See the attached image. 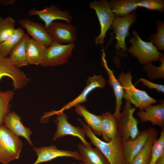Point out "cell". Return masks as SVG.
Instances as JSON below:
<instances>
[{
  "label": "cell",
  "instance_id": "cell-17",
  "mask_svg": "<svg viewBox=\"0 0 164 164\" xmlns=\"http://www.w3.org/2000/svg\"><path fill=\"white\" fill-rule=\"evenodd\" d=\"M160 104L150 106L144 110H139L137 115L140 120L143 122L149 121L152 125L164 128V101Z\"/></svg>",
  "mask_w": 164,
  "mask_h": 164
},
{
  "label": "cell",
  "instance_id": "cell-13",
  "mask_svg": "<svg viewBox=\"0 0 164 164\" xmlns=\"http://www.w3.org/2000/svg\"><path fill=\"white\" fill-rule=\"evenodd\" d=\"M28 14L30 16H38L44 22L46 29L51 23L56 20H63L69 23L72 21V17L68 11L62 10L53 5L41 10L32 9L28 11Z\"/></svg>",
  "mask_w": 164,
  "mask_h": 164
},
{
  "label": "cell",
  "instance_id": "cell-8",
  "mask_svg": "<svg viewBox=\"0 0 164 164\" xmlns=\"http://www.w3.org/2000/svg\"><path fill=\"white\" fill-rule=\"evenodd\" d=\"M89 5L91 9L95 10L100 25V33L95 38V42L97 45H102L104 43L106 34L111 28L115 17L107 1H94L90 2Z\"/></svg>",
  "mask_w": 164,
  "mask_h": 164
},
{
  "label": "cell",
  "instance_id": "cell-4",
  "mask_svg": "<svg viewBox=\"0 0 164 164\" xmlns=\"http://www.w3.org/2000/svg\"><path fill=\"white\" fill-rule=\"evenodd\" d=\"M22 142L3 125H0V162L8 164L18 159L22 148Z\"/></svg>",
  "mask_w": 164,
  "mask_h": 164
},
{
  "label": "cell",
  "instance_id": "cell-37",
  "mask_svg": "<svg viewBox=\"0 0 164 164\" xmlns=\"http://www.w3.org/2000/svg\"><path fill=\"white\" fill-rule=\"evenodd\" d=\"M72 164H77L76 163H73Z\"/></svg>",
  "mask_w": 164,
  "mask_h": 164
},
{
  "label": "cell",
  "instance_id": "cell-23",
  "mask_svg": "<svg viewBox=\"0 0 164 164\" xmlns=\"http://www.w3.org/2000/svg\"><path fill=\"white\" fill-rule=\"evenodd\" d=\"M46 48L30 38L26 44V58L28 64L41 65Z\"/></svg>",
  "mask_w": 164,
  "mask_h": 164
},
{
  "label": "cell",
  "instance_id": "cell-14",
  "mask_svg": "<svg viewBox=\"0 0 164 164\" xmlns=\"http://www.w3.org/2000/svg\"><path fill=\"white\" fill-rule=\"evenodd\" d=\"M19 22L22 27L26 29L32 39L46 47L53 42L46 29L41 23L27 19L20 20Z\"/></svg>",
  "mask_w": 164,
  "mask_h": 164
},
{
  "label": "cell",
  "instance_id": "cell-33",
  "mask_svg": "<svg viewBox=\"0 0 164 164\" xmlns=\"http://www.w3.org/2000/svg\"><path fill=\"white\" fill-rule=\"evenodd\" d=\"M137 5L138 7L149 10H156L160 12H163L164 10L163 0H139Z\"/></svg>",
  "mask_w": 164,
  "mask_h": 164
},
{
  "label": "cell",
  "instance_id": "cell-22",
  "mask_svg": "<svg viewBox=\"0 0 164 164\" xmlns=\"http://www.w3.org/2000/svg\"><path fill=\"white\" fill-rule=\"evenodd\" d=\"M101 129L103 138L106 142L118 135L116 118L110 112L101 116Z\"/></svg>",
  "mask_w": 164,
  "mask_h": 164
},
{
  "label": "cell",
  "instance_id": "cell-28",
  "mask_svg": "<svg viewBox=\"0 0 164 164\" xmlns=\"http://www.w3.org/2000/svg\"><path fill=\"white\" fill-rule=\"evenodd\" d=\"M14 94L12 91H2L0 89V125H3L5 117L10 112V102Z\"/></svg>",
  "mask_w": 164,
  "mask_h": 164
},
{
  "label": "cell",
  "instance_id": "cell-31",
  "mask_svg": "<svg viewBox=\"0 0 164 164\" xmlns=\"http://www.w3.org/2000/svg\"><path fill=\"white\" fill-rule=\"evenodd\" d=\"M157 28L156 32L151 35L152 43L158 50H164V23L162 21H158L156 22Z\"/></svg>",
  "mask_w": 164,
  "mask_h": 164
},
{
  "label": "cell",
  "instance_id": "cell-9",
  "mask_svg": "<svg viewBox=\"0 0 164 164\" xmlns=\"http://www.w3.org/2000/svg\"><path fill=\"white\" fill-rule=\"evenodd\" d=\"M74 46V43L62 44L53 41L46 48L41 65L52 67L67 63Z\"/></svg>",
  "mask_w": 164,
  "mask_h": 164
},
{
  "label": "cell",
  "instance_id": "cell-26",
  "mask_svg": "<svg viewBox=\"0 0 164 164\" xmlns=\"http://www.w3.org/2000/svg\"><path fill=\"white\" fill-rule=\"evenodd\" d=\"M158 132L152 128L147 142L142 150L128 164H149L152 145L157 139Z\"/></svg>",
  "mask_w": 164,
  "mask_h": 164
},
{
  "label": "cell",
  "instance_id": "cell-25",
  "mask_svg": "<svg viewBox=\"0 0 164 164\" xmlns=\"http://www.w3.org/2000/svg\"><path fill=\"white\" fill-rule=\"evenodd\" d=\"M139 0H112L108 1L115 18L128 15L136 9Z\"/></svg>",
  "mask_w": 164,
  "mask_h": 164
},
{
  "label": "cell",
  "instance_id": "cell-19",
  "mask_svg": "<svg viewBox=\"0 0 164 164\" xmlns=\"http://www.w3.org/2000/svg\"><path fill=\"white\" fill-rule=\"evenodd\" d=\"M3 125L8 129L18 136L24 137L30 145H33L30 138L32 134L30 129L24 126L21 118L15 112H10L5 117Z\"/></svg>",
  "mask_w": 164,
  "mask_h": 164
},
{
  "label": "cell",
  "instance_id": "cell-1",
  "mask_svg": "<svg viewBox=\"0 0 164 164\" xmlns=\"http://www.w3.org/2000/svg\"><path fill=\"white\" fill-rule=\"evenodd\" d=\"M77 120L82 126L86 135L89 138L91 143L103 154L109 164H126L123 141L118 135L109 142L103 141L98 138L80 118H78Z\"/></svg>",
  "mask_w": 164,
  "mask_h": 164
},
{
  "label": "cell",
  "instance_id": "cell-11",
  "mask_svg": "<svg viewBox=\"0 0 164 164\" xmlns=\"http://www.w3.org/2000/svg\"><path fill=\"white\" fill-rule=\"evenodd\" d=\"M4 77L12 80L15 90L25 87L29 80L25 73L14 65L8 57L0 56V81Z\"/></svg>",
  "mask_w": 164,
  "mask_h": 164
},
{
  "label": "cell",
  "instance_id": "cell-18",
  "mask_svg": "<svg viewBox=\"0 0 164 164\" xmlns=\"http://www.w3.org/2000/svg\"><path fill=\"white\" fill-rule=\"evenodd\" d=\"M103 65L108 76V83L112 88L116 98V106L113 114L117 119L121 113L122 100L124 97V89L118 80H117L113 71L108 67L105 58V54L103 51L101 56Z\"/></svg>",
  "mask_w": 164,
  "mask_h": 164
},
{
  "label": "cell",
  "instance_id": "cell-10",
  "mask_svg": "<svg viewBox=\"0 0 164 164\" xmlns=\"http://www.w3.org/2000/svg\"><path fill=\"white\" fill-rule=\"evenodd\" d=\"M47 30L53 40L61 44L74 43L76 39V29L69 23L54 22Z\"/></svg>",
  "mask_w": 164,
  "mask_h": 164
},
{
  "label": "cell",
  "instance_id": "cell-36",
  "mask_svg": "<svg viewBox=\"0 0 164 164\" xmlns=\"http://www.w3.org/2000/svg\"><path fill=\"white\" fill-rule=\"evenodd\" d=\"M155 164H164V154L161 156Z\"/></svg>",
  "mask_w": 164,
  "mask_h": 164
},
{
  "label": "cell",
  "instance_id": "cell-38",
  "mask_svg": "<svg viewBox=\"0 0 164 164\" xmlns=\"http://www.w3.org/2000/svg\"><path fill=\"white\" fill-rule=\"evenodd\" d=\"M80 164H83V163H80Z\"/></svg>",
  "mask_w": 164,
  "mask_h": 164
},
{
  "label": "cell",
  "instance_id": "cell-2",
  "mask_svg": "<svg viewBox=\"0 0 164 164\" xmlns=\"http://www.w3.org/2000/svg\"><path fill=\"white\" fill-rule=\"evenodd\" d=\"M119 81L124 90V97L131 104L144 110L157 101L150 97L146 91L136 88L132 82L130 72L125 73L121 72L118 76Z\"/></svg>",
  "mask_w": 164,
  "mask_h": 164
},
{
  "label": "cell",
  "instance_id": "cell-20",
  "mask_svg": "<svg viewBox=\"0 0 164 164\" xmlns=\"http://www.w3.org/2000/svg\"><path fill=\"white\" fill-rule=\"evenodd\" d=\"M80 160L83 164H109L108 161L97 148L87 147L82 143L77 145Z\"/></svg>",
  "mask_w": 164,
  "mask_h": 164
},
{
  "label": "cell",
  "instance_id": "cell-16",
  "mask_svg": "<svg viewBox=\"0 0 164 164\" xmlns=\"http://www.w3.org/2000/svg\"><path fill=\"white\" fill-rule=\"evenodd\" d=\"M106 85L104 78L101 75L93 76L89 77L86 82V85L81 93L76 98L64 106L60 109L55 111L57 112H63L80 103L86 101L88 94L94 90L98 88H104Z\"/></svg>",
  "mask_w": 164,
  "mask_h": 164
},
{
  "label": "cell",
  "instance_id": "cell-27",
  "mask_svg": "<svg viewBox=\"0 0 164 164\" xmlns=\"http://www.w3.org/2000/svg\"><path fill=\"white\" fill-rule=\"evenodd\" d=\"M25 33L20 27L16 28L13 35L6 40L0 43V56L8 57L12 50L19 42Z\"/></svg>",
  "mask_w": 164,
  "mask_h": 164
},
{
  "label": "cell",
  "instance_id": "cell-30",
  "mask_svg": "<svg viewBox=\"0 0 164 164\" xmlns=\"http://www.w3.org/2000/svg\"><path fill=\"white\" fill-rule=\"evenodd\" d=\"M164 154V128H162L159 138L154 142L151 150L149 164H155L161 156Z\"/></svg>",
  "mask_w": 164,
  "mask_h": 164
},
{
  "label": "cell",
  "instance_id": "cell-5",
  "mask_svg": "<svg viewBox=\"0 0 164 164\" xmlns=\"http://www.w3.org/2000/svg\"><path fill=\"white\" fill-rule=\"evenodd\" d=\"M135 110V108L126 100L123 111L116 119L118 134L123 141L133 139L140 132L138 121L133 115Z\"/></svg>",
  "mask_w": 164,
  "mask_h": 164
},
{
  "label": "cell",
  "instance_id": "cell-6",
  "mask_svg": "<svg viewBox=\"0 0 164 164\" xmlns=\"http://www.w3.org/2000/svg\"><path fill=\"white\" fill-rule=\"evenodd\" d=\"M135 12L121 17L115 18L111 26L115 35L117 42L115 46L116 54L121 57L127 54V49L125 42V38L129 34L130 26L136 19Z\"/></svg>",
  "mask_w": 164,
  "mask_h": 164
},
{
  "label": "cell",
  "instance_id": "cell-7",
  "mask_svg": "<svg viewBox=\"0 0 164 164\" xmlns=\"http://www.w3.org/2000/svg\"><path fill=\"white\" fill-rule=\"evenodd\" d=\"M54 114L57 115L55 123L56 125V130L55 133L53 140L64 136L70 135L77 137L85 146H91L90 144L85 138V132L82 127L75 126L68 121V117L63 112H56L53 111L47 114L46 116H50Z\"/></svg>",
  "mask_w": 164,
  "mask_h": 164
},
{
  "label": "cell",
  "instance_id": "cell-29",
  "mask_svg": "<svg viewBox=\"0 0 164 164\" xmlns=\"http://www.w3.org/2000/svg\"><path fill=\"white\" fill-rule=\"evenodd\" d=\"M15 21L11 17L3 18L0 16V43L11 36L14 33Z\"/></svg>",
  "mask_w": 164,
  "mask_h": 164
},
{
  "label": "cell",
  "instance_id": "cell-3",
  "mask_svg": "<svg viewBox=\"0 0 164 164\" xmlns=\"http://www.w3.org/2000/svg\"><path fill=\"white\" fill-rule=\"evenodd\" d=\"M132 33L133 36L129 40L131 46L127 49V51L136 57L140 63L145 65L152 61L160 62L164 59V54L158 51L151 42L142 40L135 30Z\"/></svg>",
  "mask_w": 164,
  "mask_h": 164
},
{
  "label": "cell",
  "instance_id": "cell-35",
  "mask_svg": "<svg viewBox=\"0 0 164 164\" xmlns=\"http://www.w3.org/2000/svg\"><path fill=\"white\" fill-rule=\"evenodd\" d=\"M16 0H0V3L5 5H12L16 2Z\"/></svg>",
  "mask_w": 164,
  "mask_h": 164
},
{
  "label": "cell",
  "instance_id": "cell-24",
  "mask_svg": "<svg viewBox=\"0 0 164 164\" xmlns=\"http://www.w3.org/2000/svg\"><path fill=\"white\" fill-rule=\"evenodd\" d=\"M75 107L76 112L83 118L93 133L95 135H101V116L96 115L91 113L84 106L80 104L76 105Z\"/></svg>",
  "mask_w": 164,
  "mask_h": 164
},
{
  "label": "cell",
  "instance_id": "cell-34",
  "mask_svg": "<svg viewBox=\"0 0 164 164\" xmlns=\"http://www.w3.org/2000/svg\"><path fill=\"white\" fill-rule=\"evenodd\" d=\"M141 81L142 84L150 89H154L157 92H164V86L162 84L155 83L144 78L140 79L137 83Z\"/></svg>",
  "mask_w": 164,
  "mask_h": 164
},
{
  "label": "cell",
  "instance_id": "cell-21",
  "mask_svg": "<svg viewBox=\"0 0 164 164\" xmlns=\"http://www.w3.org/2000/svg\"><path fill=\"white\" fill-rule=\"evenodd\" d=\"M29 38V35L25 33L12 50L8 57L11 62L19 68L29 64L26 58V44Z\"/></svg>",
  "mask_w": 164,
  "mask_h": 164
},
{
  "label": "cell",
  "instance_id": "cell-32",
  "mask_svg": "<svg viewBox=\"0 0 164 164\" xmlns=\"http://www.w3.org/2000/svg\"><path fill=\"white\" fill-rule=\"evenodd\" d=\"M159 67L153 65L151 62L148 63L144 66L143 69L148 77L151 80L164 77V59L160 61Z\"/></svg>",
  "mask_w": 164,
  "mask_h": 164
},
{
  "label": "cell",
  "instance_id": "cell-15",
  "mask_svg": "<svg viewBox=\"0 0 164 164\" xmlns=\"http://www.w3.org/2000/svg\"><path fill=\"white\" fill-rule=\"evenodd\" d=\"M152 128L140 132L135 138L123 141V146L126 164H128L139 153L145 145Z\"/></svg>",
  "mask_w": 164,
  "mask_h": 164
},
{
  "label": "cell",
  "instance_id": "cell-12",
  "mask_svg": "<svg viewBox=\"0 0 164 164\" xmlns=\"http://www.w3.org/2000/svg\"><path fill=\"white\" fill-rule=\"evenodd\" d=\"M33 149L36 153L37 158L32 164H39L60 157H70L77 160H80L78 151L59 149L54 145L34 147Z\"/></svg>",
  "mask_w": 164,
  "mask_h": 164
}]
</instances>
